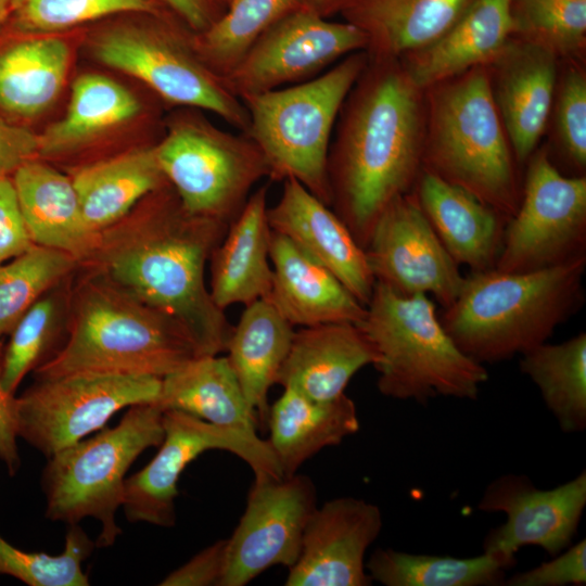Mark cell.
<instances>
[{
	"label": "cell",
	"mask_w": 586,
	"mask_h": 586,
	"mask_svg": "<svg viewBox=\"0 0 586 586\" xmlns=\"http://www.w3.org/2000/svg\"><path fill=\"white\" fill-rule=\"evenodd\" d=\"M228 226L188 213L169 183L99 232L79 266L178 320L200 356L226 352L232 327L205 283L207 260Z\"/></svg>",
	"instance_id": "1"
},
{
	"label": "cell",
	"mask_w": 586,
	"mask_h": 586,
	"mask_svg": "<svg viewBox=\"0 0 586 586\" xmlns=\"http://www.w3.org/2000/svg\"><path fill=\"white\" fill-rule=\"evenodd\" d=\"M422 90L400 59L368 58L341 107L327 164L331 208L364 250L382 212L422 170Z\"/></svg>",
	"instance_id": "2"
},
{
	"label": "cell",
	"mask_w": 586,
	"mask_h": 586,
	"mask_svg": "<svg viewBox=\"0 0 586 586\" xmlns=\"http://www.w3.org/2000/svg\"><path fill=\"white\" fill-rule=\"evenodd\" d=\"M196 356L192 335L178 320L79 266L72 278L64 343L34 374L162 379Z\"/></svg>",
	"instance_id": "3"
},
{
	"label": "cell",
	"mask_w": 586,
	"mask_h": 586,
	"mask_svg": "<svg viewBox=\"0 0 586 586\" xmlns=\"http://www.w3.org/2000/svg\"><path fill=\"white\" fill-rule=\"evenodd\" d=\"M586 256L527 272H471L441 322L479 364H495L540 345L584 302Z\"/></svg>",
	"instance_id": "4"
},
{
	"label": "cell",
	"mask_w": 586,
	"mask_h": 586,
	"mask_svg": "<svg viewBox=\"0 0 586 586\" xmlns=\"http://www.w3.org/2000/svg\"><path fill=\"white\" fill-rule=\"evenodd\" d=\"M430 88L422 169L472 193L508 221L522 191L486 66Z\"/></svg>",
	"instance_id": "5"
},
{
	"label": "cell",
	"mask_w": 586,
	"mask_h": 586,
	"mask_svg": "<svg viewBox=\"0 0 586 586\" xmlns=\"http://www.w3.org/2000/svg\"><path fill=\"white\" fill-rule=\"evenodd\" d=\"M379 361V392L426 405L436 397L474 400L488 380L484 365L467 356L449 336L425 294L400 295L374 285L359 323Z\"/></svg>",
	"instance_id": "6"
},
{
	"label": "cell",
	"mask_w": 586,
	"mask_h": 586,
	"mask_svg": "<svg viewBox=\"0 0 586 586\" xmlns=\"http://www.w3.org/2000/svg\"><path fill=\"white\" fill-rule=\"evenodd\" d=\"M358 51L308 80L240 100L249 114L246 135L258 145L268 179L293 178L331 207L327 164L341 107L366 68Z\"/></svg>",
	"instance_id": "7"
},
{
	"label": "cell",
	"mask_w": 586,
	"mask_h": 586,
	"mask_svg": "<svg viewBox=\"0 0 586 586\" xmlns=\"http://www.w3.org/2000/svg\"><path fill=\"white\" fill-rule=\"evenodd\" d=\"M164 410L156 403L136 404L114 428H103L48 458L41 474L46 517L78 524L101 523L95 547L114 545L122 534L116 512L123 506L126 473L148 448L164 438Z\"/></svg>",
	"instance_id": "8"
},
{
	"label": "cell",
	"mask_w": 586,
	"mask_h": 586,
	"mask_svg": "<svg viewBox=\"0 0 586 586\" xmlns=\"http://www.w3.org/2000/svg\"><path fill=\"white\" fill-rule=\"evenodd\" d=\"M155 153L182 207L228 227L253 188L269 177L265 156L249 135L221 130L192 115L169 123Z\"/></svg>",
	"instance_id": "9"
},
{
	"label": "cell",
	"mask_w": 586,
	"mask_h": 586,
	"mask_svg": "<svg viewBox=\"0 0 586 586\" xmlns=\"http://www.w3.org/2000/svg\"><path fill=\"white\" fill-rule=\"evenodd\" d=\"M91 49L98 61L138 78L165 102L208 111L246 133L245 105L203 62L193 36L162 23L120 24L99 33Z\"/></svg>",
	"instance_id": "10"
},
{
	"label": "cell",
	"mask_w": 586,
	"mask_h": 586,
	"mask_svg": "<svg viewBox=\"0 0 586 586\" xmlns=\"http://www.w3.org/2000/svg\"><path fill=\"white\" fill-rule=\"evenodd\" d=\"M586 256V178L565 176L540 151L528 161L521 201L507 221L494 269L527 272Z\"/></svg>",
	"instance_id": "11"
},
{
	"label": "cell",
	"mask_w": 586,
	"mask_h": 586,
	"mask_svg": "<svg viewBox=\"0 0 586 586\" xmlns=\"http://www.w3.org/2000/svg\"><path fill=\"white\" fill-rule=\"evenodd\" d=\"M162 379L72 373L35 378L17 397V434L47 458L104 428L119 410L155 403Z\"/></svg>",
	"instance_id": "12"
},
{
	"label": "cell",
	"mask_w": 586,
	"mask_h": 586,
	"mask_svg": "<svg viewBox=\"0 0 586 586\" xmlns=\"http://www.w3.org/2000/svg\"><path fill=\"white\" fill-rule=\"evenodd\" d=\"M164 438L153 459L126 479L123 510L131 523L162 527L176 523L178 481L187 466L207 450L234 454L253 470L255 479L283 477L268 443L251 434L216 425L180 410H164Z\"/></svg>",
	"instance_id": "13"
},
{
	"label": "cell",
	"mask_w": 586,
	"mask_h": 586,
	"mask_svg": "<svg viewBox=\"0 0 586 586\" xmlns=\"http://www.w3.org/2000/svg\"><path fill=\"white\" fill-rule=\"evenodd\" d=\"M366 48L367 37L358 27L329 21L302 4L258 37L224 79L241 99L314 78Z\"/></svg>",
	"instance_id": "14"
},
{
	"label": "cell",
	"mask_w": 586,
	"mask_h": 586,
	"mask_svg": "<svg viewBox=\"0 0 586 586\" xmlns=\"http://www.w3.org/2000/svg\"><path fill=\"white\" fill-rule=\"evenodd\" d=\"M316 508V487L306 475L255 479L245 510L227 538L220 586H244L271 566L294 565Z\"/></svg>",
	"instance_id": "15"
},
{
	"label": "cell",
	"mask_w": 586,
	"mask_h": 586,
	"mask_svg": "<svg viewBox=\"0 0 586 586\" xmlns=\"http://www.w3.org/2000/svg\"><path fill=\"white\" fill-rule=\"evenodd\" d=\"M365 252L374 281L400 295L432 294L446 308L463 285L459 265L445 250L413 193L387 205Z\"/></svg>",
	"instance_id": "16"
},
{
	"label": "cell",
	"mask_w": 586,
	"mask_h": 586,
	"mask_svg": "<svg viewBox=\"0 0 586 586\" xmlns=\"http://www.w3.org/2000/svg\"><path fill=\"white\" fill-rule=\"evenodd\" d=\"M585 506V470L551 489H539L521 474L496 477L486 486L477 508L502 512L507 521L486 535L483 551L515 560L518 550L531 545L557 556L570 546Z\"/></svg>",
	"instance_id": "17"
},
{
	"label": "cell",
	"mask_w": 586,
	"mask_h": 586,
	"mask_svg": "<svg viewBox=\"0 0 586 586\" xmlns=\"http://www.w3.org/2000/svg\"><path fill=\"white\" fill-rule=\"evenodd\" d=\"M383 526L374 504L340 497L317 507L306 524L286 586H368L365 555Z\"/></svg>",
	"instance_id": "18"
},
{
	"label": "cell",
	"mask_w": 586,
	"mask_h": 586,
	"mask_svg": "<svg viewBox=\"0 0 586 586\" xmlns=\"http://www.w3.org/2000/svg\"><path fill=\"white\" fill-rule=\"evenodd\" d=\"M282 182L279 200L267 211L271 230L331 271L366 306L375 281L365 250L330 206L297 180Z\"/></svg>",
	"instance_id": "19"
},
{
	"label": "cell",
	"mask_w": 586,
	"mask_h": 586,
	"mask_svg": "<svg viewBox=\"0 0 586 586\" xmlns=\"http://www.w3.org/2000/svg\"><path fill=\"white\" fill-rule=\"evenodd\" d=\"M379 355L357 323L334 322L294 331L277 384L327 402L345 393L351 379Z\"/></svg>",
	"instance_id": "20"
},
{
	"label": "cell",
	"mask_w": 586,
	"mask_h": 586,
	"mask_svg": "<svg viewBox=\"0 0 586 586\" xmlns=\"http://www.w3.org/2000/svg\"><path fill=\"white\" fill-rule=\"evenodd\" d=\"M269 256L272 284L267 300L293 327L362 321L366 306L288 238L272 231Z\"/></svg>",
	"instance_id": "21"
},
{
	"label": "cell",
	"mask_w": 586,
	"mask_h": 586,
	"mask_svg": "<svg viewBox=\"0 0 586 586\" xmlns=\"http://www.w3.org/2000/svg\"><path fill=\"white\" fill-rule=\"evenodd\" d=\"M495 102L518 163L528 161L547 125L557 78L556 52L525 40L507 43L495 60ZM494 61V62H495Z\"/></svg>",
	"instance_id": "22"
},
{
	"label": "cell",
	"mask_w": 586,
	"mask_h": 586,
	"mask_svg": "<svg viewBox=\"0 0 586 586\" xmlns=\"http://www.w3.org/2000/svg\"><path fill=\"white\" fill-rule=\"evenodd\" d=\"M415 194L451 258L471 272L494 269L507 219L472 193L422 169Z\"/></svg>",
	"instance_id": "23"
},
{
	"label": "cell",
	"mask_w": 586,
	"mask_h": 586,
	"mask_svg": "<svg viewBox=\"0 0 586 586\" xmlns=\"http://www.w3.org/2000/svg\"><path fill=\"white\" fill-rule=\"evenodd\" d=\"M268 184L254 190L209 257V293L224 310L267 298L272 284Z\"/></svg>",
	"instance_id": "24"
},
{
	"label": "cell",
	"mask_w": 586,
	"mask_h": 586,
	"mask_svg": "<svg viewBox=\"0 0 586 586\" xmlns=\"http://www.w3.org/2000/svg\"><path fill=\"white\" fill-rule=\"evenodd\" d=\"M513 0H474L437 40L400 60L413 82L430 88L494 62L514 33Z\"/></svg>",
	"instance_id": "25"
},
{
	"label": "cell",
	"mask_w": 586,
	"mask_h": 586,
	"mask_svg": "<svg viewBox=\"0 0 586 586\" xmlns=\"http://www.w3.org/2000/svg\"><path fill=\"white\" fill-rule=\"evenodd\" d=\"M11 178L31 242L64 252L79 265L86 260L99 233L85 220L72 178L38 157Z\"/></svg>",
	"instance_id": "26"
},
{
	"label": "cell",
	"mask_w": 586,
	"mask_h": 586,
	"mask_svg": "<svg viewBox=\"0 0 586 586\" xmlns=\"http://www.w3.org/2000/svg\"><path fill=\"white\" fill-rule=\"evenodd\" d=\"M474 0H347L344 21L367 37L370 60L402 59L433 43Z\"/></svg>",
	"instance_id": "27"
},
{
	"label": "cell",
	"mask_w": 586,
	"mask_h": 586,
	"mask_svg": "<svg viewBox=\"0 0 586 586\" xmlns=\"http://www.w3.org/2000/svg\"><path fill=\"white\" fill-rule=\"evenodd\" d=\"M266 423L270 433L267 441L283 476L295 474L321 449L339 445L359 430L356 405L345 393L319 402L291 387H283L269 406Z\"/></svg>",
	"instance_id": "28"
},
{
	"label": "cell",
	"mask_w": 586,
	"mask_h": 586,
	"mask_svg": "<svg viewBox=\"0 0 586 586\" xmlns=\"http://www.w3.org/2000/svg\"><path fill=\"white\" fill-rule=\"evenodd\" d=\"M294 327L267 300L245 305L229 335L226 356L255 416L266 423L268 394L288 356Z\"/></svg>",
	"instance_id": "29"
},
{
	"label": "cell",
	"mask_w": 586,
	"mask_h": 586,
	"mask_svg": "<svg viewBox=\"0 0 586 586\" xmlns=\"http://www.w3.org/2000/svg\"><path fill=\"white\" fill-rule=\"evenodd\" d=\"M71 178L85 220L98 233L168 183L158 165L155 145L82 165Z\"/></svg>",
	"instance_id": "30"
},
{
	"label": "cell",
	"mask_w": 586,
	"mask_h": 586,
	"mask_svg": "<svg viewBox=\"0 0 586 586\" xmlns=\"http://www.w3.org/2000/svg\"><path fill=\"white\" fill-rule=\"evenodd\" d=\"M155 403L163 410L256 434V416L226 356H196L165 375Z\"/></svg>",
	"instance_id": "31"
},
{
	"label": "cell",
	"mask_w": 586,
	"mask_h": 586,
	"mask_svg": "<svg viewBox=\"0 0 586 586\" xmlns=\"http://www.w3.org/2000/svg\"><path fill=\"white\" fill-rule=\"evenodd\" d=\"M23 36L0 48V109L14 116L31 117L59 97L68 73L71 50L55 35Z\"/></svg>",
	"instance_id": "32"
},
{
	"label": "cell",
	"mask_w": 586,
	"mask_h": 586,
	"mask_svg": "<svg viewBox=\"0 0 586 586\" xmlns=\"http://www.w3.org/2000/svg\"><path fill=\"white\" fill-rule=\"evenodd\" d=\"M141 111L124 86L99 74L79 76L65 115L38 136V157H53L82 148Z\"/></svg>",
	"instance_id": "33"
},
{
	"label": "cell",
	"mask_w": 586,
	"mask_h": 586,
	"mask_svg": "<svg viewBox=\"0 0 586 586\" xmlns=\"http://www.w3.org/2000/svg\"><path fill=\"white\" fill-rule=\"evenodd\" d=\"M520 371L537 386L564 433L586 428V333L547 342L521 354Z\"/></svg>",
	"instance_id": "34"
},
{
	"label": "cell",
	"mask_w": 586,
	"mask_h": 586,
	"mask_svg": "<svg viewBox=\"0 0 586 586\" xmlns=\"http://www.w3.org/2000/svg\"><path fill=\"white\" fill-rule=\"evenodd\" d=\"M514 563L495 552L455 558L379 548L366 570L372 582L385 586H489L505 583V573Z\"/></svg>",
	"instance_id": "35"
},
{
	"label": "cell",
	"mask_w": 586,
	"mask_h": 586,
	"mask_svg": "<svg viewBox=\"0 0 586 586\" xmlns=\"http://www.w3.org/2000/svg\"><path fill=\"white\" fill-rule=\"evenodd\" d=\"M73 275L35 302L10 332L1 364L2 383L9 393L15 394L26 374L63 345Z\"/></svg>",
	"instance_id": "36"
},
{
	"label": "cell",
	"mask_w": 586,
	"mask_h": 586,
	"mask_svg": "<svg viewBox=\"0 0 586 586\" xmlns=\"http://www.w3.org/2000/svg\"><path fill=\"white\" fill-rule=\"evenodd\" d=\"M302 4V0H230L206 30L193 34L194 49L224 78L258 37Z\"/></svg>",
	"instance_id": "37"
},
{
	"label": "cell",
	"mask_w": 586,
	"mask_h": 586,
	"mask_svg": "<svg viewBox=\"0 0 586 586\" xmlns=\"http://www.w3.org/2000/svg\"><path fill=\"white\" fill-rule=\"evenodd\" d=\"M78 267L73 256L35 244L10 263L0 264V337L10 334L35 302Z\"/></svg>",
	"instance_id": "38"
},
{
	"label": "cell",
	"mask_w": 586,
	"mask_h": 586,
	"mask_svg": "<svg viewBox=\"0 0 586 586\" xmlns=\"http://www.w3.org/2000/svg\"><path fill=\"white\" fill-rule=\"evenodd\" d=\"M94 547L79 524L68 525L64 550L56 556L24 551L0 535V574L29 586H87L90 582L81 564Z\"/></svg>",
	"instance_id": "39"
},
{
	"label": "cell",
	"mask_w": 586,
	"mask_h": 586,
	"mask_svg": "<svg viewBox=\"0 0 586 586\" xmlns=\"http://www.w3.org/2000/svg\"><path fill=\"white\" fill-rule=\"evenodd\" d=\"M157 11L156 0H13L9 21L22 35L43 36L113 14Z\"/></svg>",
	"instance_id": "40"
},
{
	"label": "cell",
	"mask_w": 586,
	"mask_h": 586,
	"mask_svg": "<svg viewBox=\"0 0 586 586\" xmlns=\"http://www.w3.org/2000/svg\"><path fill=\"white\" fill-rule=\"evenodd\" d=\"M514 33L552 51L581 47L586 34V0H513Z\"/></svg>",
	"instance_id": "41"
},
{
	"label": "cell",
	"mask_w": 586,
	"mask_h": 586,
	"mask_svg": "<svg viewBox=\"0 0 586 586\" xmlns=\"http://www.w3.org/2000/svg\"><path fill=\"white\" fill-rule=\"evenodd\" d=\"M557 126L569 163L577 171H584L586 166V79L579 71H571L561 86Z\"/></svg>",
	"instance_id": "42"
},
{
	"label": "cell",
	"mask_w": 586,
	"mask_h": 586,
	"mask_svg": "<svg viewBox=\"0 0 586 586\" xmlns=\"http://www.w3.org/2000/svg\"><path fill=\"white\" fill-rule=\"evenodd\" d=\"M528 571L517 573L508 579L510 586H582L586 584V540H579Z\"/></svg>",
	"instance_id": "43"
},
{
	"label": "cell",
	"mask_w": 586,
	"mask_h": 586,
	"mask_svg": "<svg viewBox=\"0 0 586 586\" xmlns=\"http://www.w3.org/2000/svg\"><path fill=\"white\" fill-rule=\"evenodd\" d=\"M11 177H0V264L31 247Z\"/></svg>",
	"instance_id": "44"
},
{
	"label": "cell",
	"mask_w": 586,
	"mask_h": 586,
	"mask_svg": "<svg viewBox=\"0 0 586 586\" xmlns=\"http://www.w3.org/2000/svg\"><path fill=\"white\" fill-rule=\"evenodd\" d=\"M227 539L204 548L187 563L170 572L162 586H220L226 565Z\"/></svg>",
	"instance_id": "45"
},
{
	"label": "cell",
	"mask_w": 586,
	"mask_h": 586,
	"mask_svg": "<svg viewBox=\"0 0 586 586\" xmlns=\"http://www.w3.org/2000/svg\"><path fill=\"white\" fill-rule=\"evenodd\" d=\"M38 157V136L0 120V177H11L24 163Z\"/></svg>",
	"instance_id": "46"
},
{
	"label": "cell",
	"mask_w": 586,
	"mask_h": 586,
	"mask_svg": "<svg viewBox=\"0 0 586 586\" xmlns=\"http://www.w3.org/2000/svg\"><path fill=\"white\" fill-rule=\"evenodd\" d=\"M4 344L0 341V460L13 476L21 467L17 449V397L9 393L2 383V355Z\"/></svg>",
	"instance_id": "47"
},
{
	"label": "cell",
	"mask_w": 586,
	"mask_h": 586,
	"mask_svg": "<svg viewBox=\"0 0 586 586\" xmlns=\"http://www.w3.org/2000/svg\"><path fill=\"white\" fill-rule=\"evenodd\" d=\"M194 33L206 30L225 11L221 0H158Z\"/></svg>",
	"instance_id": "48"
},
{
	"label": "cell",
	"mask_w": 586,
	"mask_h": 586,
	"mask_svg": "<svg viewBox=\"0 0 586 586\" xmlns=\"http://www.w3.org/2000/svg\"><path fill=\"white\" fill-rule=\"evenodd\" d=\"M347 0H302L303 5H306L322 16L328 17L329 14L340 11L342 5Z\"/></svg>",
	"instance_id": "49"
},
{
	"label": "cell",
	"mask_w": 586,
	"mask_h": 586,
	"mask_svg": "<svg viewBox=\"0 0 586 586\" xmlns=\"http://www.w3.org/2000/svg\"><path fill=\"white\" fill-rule=\"evenodd\" d=\"M13 0H0V28L10 20Z\"/></svg>",
	"instance_id": "50"
},
{
	"label": "cell",
	"mask_w": 586,
	"mask_h": 586,
	"mask_svg": "<svg viewBox=\"0 0 586 586\" xmlns=\"http://www.w3.org/2000/svg\"><path fill=\"white\" fill-rule=\"evenodd\" d=\"M221 1H222V2L226 4V7H227V4H228V2H229L230 0H221Z\"/></svg>",
	"instance_id": "51"
}]
</instances>
